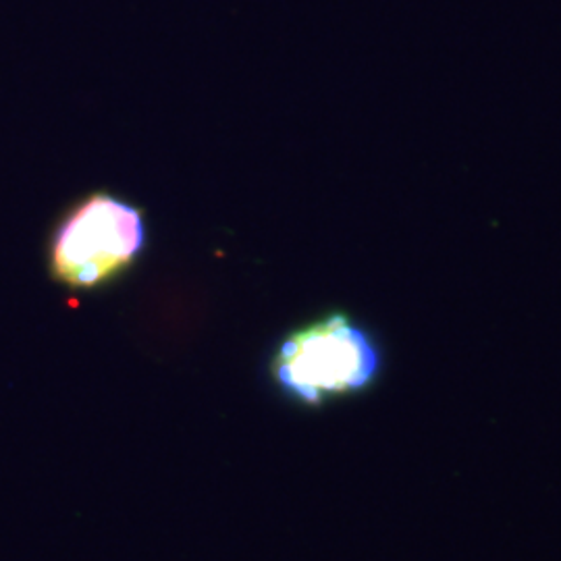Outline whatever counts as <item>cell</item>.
I'll use <instances>...</instances> for the list:
<instances>
[{"label": "cell", "instance_id": "1", "mask_svg": "<svg viewBox=\"0 0 561 561\" xmlns=\"http://www.w3.org/2000/svg\"><path fill=\"white\" fill-rule=\"evenodd\" d=\"M379 373V345L343 312L296 329L280 341L273 358V379L280 391L310 408L366 391Z\"/></svg>", "mask_w": 561, "mask_h": 561}, {"label": "cell", "instance_id": "2", "mask_svg": "<svg viewBox=\"0 0 561 561\" xmlns=\"http://www.w3.org/2000/svg\"><path fill=\"white\" fill-rule=\"evenodd\" d=\"M144 241L140 210L113 196L96 194L60 225L53 243V271L69 287L92 289L136 261Z\"/></svg>", "mask_w": 561, "mask_h": 561}]
</instances>
